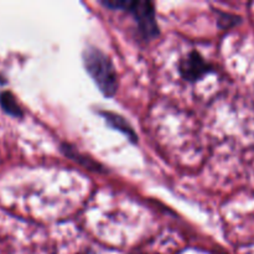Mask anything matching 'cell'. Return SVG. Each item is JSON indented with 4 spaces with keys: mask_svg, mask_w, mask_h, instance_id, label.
Returning a JSON list of instances; mask_svg holds the SVG:
<instances>
[{
    "mask_svg": "<svg viewBox=\"0 0 254 254\" xmlns=\"http://www.w3.org/2000/svg\"><path fill=\"white\" fill-rule=\"evenodd\" d=\"M221 16H222V19H218L220 20V25L222 27H231L233 26V25H236L237 22H240V17L235 16V15H230V14H225V12H222L221 14Z\"/></svg>",
    "mask_w": 254,
    "mask_h": 254,
    "instance_id": "7",
    "label": "cell"
},
{
    "mask_svg": "<svg viewBox=\"0 0 254 254\" xmlns=\"http://www.w3.org/2000/svg\"><path fill=\"white\" fill-rule=\"evenodd\" d=\"M102 116L106 119L107 124L112 128L117 129L121 133H123L124 135L128 136V139L133 143H136L138 141V135H136L135 130L133 129V127L130 126L129 122H127V119L124 117L119 116V114L113 113V112H101Z\"/></svg>",
    "mask_w": 254,
    "mask_h": 254,
    "instance_id": "4",
    "label": "cell"
},
{
    "mask_svg": "<svg viewBox=\"0 0 254 254\" xmlns=\"http://www.w3.org/2000/svg\"><path fill=\"white\" fill-rule=\"evenodd\" d=\"M101 4L113 10H124L131 14L138 24L139 32L145 40L158 37L159 25L154 2L148 0H104Z\"/></svg>",
    "mask_w": 254,
    "mask_h": 254,
    "instance_id": "2",
    "label": "cell"
},
{
    "mask_svg": "<svg viewBox=\"0 0 254 254\" xmlns=\"http://www.w3.org/2000/svg\"><path fill=\"white\" fill-rule=\"evenodd\" d=\"M62 151L68 156L72 160L77 161L81 166L86 168L87 170L92 171H103V166L101 164H98L97 161H94L93 159L88 158L86 155H82L79 151H77L73 146H71L69 144H62Z\"/></svg>",
    "mask_w": 254,
    "mask_h": 254,
    "instance_id": "5",
    "label": "cell"
},
{
    "mask_svg": "<svg viewBox=\"0 0 254 254\" xmlns=\"http://www.w3.org/2000/svg\"><path fill=\"white\" fill-rule=\"evenodd\" d=\"M0 106H1L2 111L5 113L14 117V118H22L24 117V112H22L21 107H20L15 96L10 91L0 92Z\"/></svg>",
    "mask_w": 254,
    "mask_h": 254,
    "instance_id": "6",
    "label": "cell"
},
{
    "mask_svg": "<svg viewBox=\"0 0 254 254\" xmlns=\"http://www.w3.org/2000/svg\"><path fill=\"white\" fill-rule=\"evenodd\" d=\"M213 67L203 59L198 51H191L179 64L180 74L186 81L195 82L212 71Z\"/></svg>",
    "mask_w": 254,
    "mask_h": 254,
    "instance_id": "3",
    "label": "cell"
},
{
    "mask_svg": "<svg viewBox=\"0 0 254 254\" xmlns=\"http://www.w3.org/2000/svg\"><path fill=\"white\" fill-rule=\"evenodd\" d=\"M83 64L86 71L106 97H113L118 89V76L113 62L102 50L86 47L83 51Z\"/></svg>",
    "mask_w": 254,
    "mask_h": 254,
    "instance_id": "1",
    "label": "cell"
},
{
    "mask_svg": "<svg viewBox=\"0 0 254 254\" xmlns=\"http://www.w3.org/2000/svg\"><path fill=\"white\" fill-rule=\"evenodd\" d=\"M129 254H144V253H141V252H131V253H129Z\"/></svg>",
    "mask_w": 254,
    "mask_h": 254,
    "instance_id": "8",
    "label": "cell"
}]
</instances>
